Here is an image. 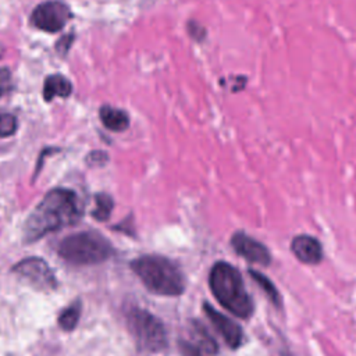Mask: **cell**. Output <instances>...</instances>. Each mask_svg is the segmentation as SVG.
I'll list each match as a JSON object with an SVG mask.
<instances>
[{"label":"cell","mask_w":356,"mask_h":356,"mask_svg":"<svg viewBox=\"0 0 356 356\" xmlns=\"http://www.w3.org/2000/svg\"><path fill=\"white\" fill-rule=\"evenodd\" d=\"M81 217L82 206L76 193L65 188L53 189L44 195L25 220L24 242H35L53 231L78 222Z\"/></svg>","instance_id":"6da1fadb"},{"label":"cell","mask_w":356,"mask_h":356,"mask_svg":"<svg viewBox=\"0 0 356 356\" xmlns=\"http://www.w3.org/2000/svg\"><path fill=\"white\" fill-rule=\"evenodd\" d=\"M209 286L216 300L235 317L249 318L253 314V300L232 264L217 261L209 273Z\"/></svg>","instance_id":"7a4b0ae2"},{"label":"cell","mask_w":356,"mask_h":356,"mask_svg":"<svg viewBox=\"0 0 356 356\" xmlns=\"http://www.w3.org/2000/svg\"><path fill=\"white\" fill-rule=\"evenodd\" d=\"M131 268L142 284L161 296H179L185 291V277L179 266L160 254H143L131 261Z\"/></svg>","instance_id":"3957f363"},{"label":"cell","mask_w":356,"mask_h":356,"mask_svg":"<svg viewBox=\"0 0 356 356\" xmlns=\"http://www.w3.org/2000/svg\"><path fill=\"white\" fill-rule=\"evenodd\" d=\"M58 256L75 266L97 264L113 254L111 243L100 234L85 231L65 236L58 243Z\"/></svg>","instance_id":"277c9868"},{"label":"cell","mask_w":356,"mask_h":356,"mask_svg":"<svg viewBox=\"0 0 356 356\" xmlns=\"http://www.w3.org/2000/svg\"><path fill=\"white\" fill-rule=\"evenodd\" d=\"M127 323L139 349L161 352L168 345V335L163 321L150 312L139 307L129 310Z\"/></svg>","instance_id":"5b68a950"},{"label":"cell","mask_w":356,"mask_h":356,"mask_svg":"<svg viewBox=\"0 0 356 356\" xmlns=\"http://www.w3.org/2000/svg\"><path fill=\"white\" fill-rule=\"evenodd\" d=\"M72 18L70 7L60 0H50L36 6L31 14V22L35 28L56 33L61 31Z\"/></svg>","instance_id":"8992f818"},{"label":"cell","mask_w":356,"mask_h":356,"mask_svg":"<svg viewBox=\"0 0 356 356\" xmlns=\"http://www.w3.org/2000/svg\"><path fill=\"white\" fill-rule=\"evenodd\" d=\"M13 271L26 280L39 291H53L57 286V280L46 260L40 257H26L18 261Z\"/></svg>","instance_id":"52a82bcc"},{"label":"cell","mask_w":356,"mask_h":356,"mask_svg":"<svg viewBox=\"0 0 356 356\" xmlns=\"http://www.w3.org/2000/svg\"><path fill=\"white\" fill-rule=\"evenodd\" d=\"M231 246L236 254L249 263L267 267L271 261V253L268 248L243 231H236L231 236Z\"/></svg>","instance_id":"ba28073f"},{"label":"cell","mask_w":356,"mask_h":356,"mask_svg":"<svg viewBox=\"0 0 356 356\" xmlns=\"http://www.w3.org/2000/svg\"><path fill=\"white\" fill-rule=\"evenodd\" d=\"M203 312L210 323L214 325L217 332L222 337L224 342L231 349H238L243 342V331L239 324H236L232 318L224 316L218 310H216L210 303L203 302Z\"/></svg>","instance_id":"9c48e42d"},{"label":"cell","mask_w":356,"mask_h":356,"mask_svg":"<svg viewBox=\"0 0 356 356\" xmlns=\"http://www.w3.org/2000/svg\"><path fill=\"white\" fill-rule=\"evenodd\" d=\"M293 256L305 264H318L323 260V245L312 235H296L291 242Z\"/></svg>","instance_id":"30bf717a"},{"label":"cell","mask_w":356,"mask_h":356,"mask_svg":"<svg viewBox=\"0 0 356 356\" xmlns=\"http://www.w3.org/2000/svg\"><path fill=\"white\" fill-rule=\"evenodd\" d=\"M72 92L71 81L63 74H51L43 83V99L51 102L54 97H68Z\"/></svg>","instance_id":"8fae6325"},{"label":"cell","mask_w":356,"mask_h":356,"mask_svg":"<svg viewBox=\"0 0 356 356\" xmlns=\"http://www.w3.org/2000/svg\"><path fill=\"white\" fill-rule=\"evenodd\" d=\"M99 115L103 125L110 131L122 132L129 127V115L121 108L113 106H102Z\"/></svg>","instance_id":"7c38bea8"},{"label":"cell","mask_w":356,"mask_h":356,"mask_svg":"<svg viewBox=\"0 0 356 356\" xmlns=\"http://www.w3.org/2000/svg\"><path fill=\"white\" fill-rule=\"evenodd\" d=\"M191 327V334L196 342V348L200 352H206L209 355H216L218 352V343L214 341V338L209 334V331L204 328L202 323L197 320H193Z\"/></svg>","instance_id":"4fadbf2b"},{"label":"cell","mask_w":356,"mask_h":356,"mask_svg":"<svg viewBox=\"0 0 356 356\" xmlns=\"http://www.w3.org/2000/svg\"><path fill=\"white\" fill-rule=\"evenodd\" d=\"M249 275L253 278V281L259 285V288L264 292L266 298L275 306V307H281L282 305V299H281V295L277 289V286L270 281L268 277H266L263 273H259L253 268H249Z\"/></svg>","instance_id":"5bb4252c"},{"label":"cell","mask_w":356,"mask_h":356,"mask_svg":"<svg viewBox=\"0 0 356 356\" xmlns=\"http://www.w3.org/2000/svg\"><path fill=\"white\" fill-rule=\"evenodd\" d=\"M79 316H81V303L74 302L60 313L58 325L64 331H72L79 321Z\"/></svg>","instance_id":"9a60e30c"},{"label":"cell","mask_w":356,"mask_h":356,"mask_svg":"<svg viewBox=\"0 0 356 356\" xmlns=\"http://www.w3.org/2000/svg\"><path fill=\"white\" fill-rule=\"evenodd\" d=\"M114 207V202L113 197L107 193H97L95 196V209L92 211V216L97 220V221H106Z\"/></svg>","instance_id":"2e32d148"},{"label":"cell","mask_w":356,"mask_h":356,"mask_svg":"<svg viewBox=\"0 0 356 356\" xmlns=\"http://www.w3.org/2000/svg\"><path fill=\"white\" fill-rule=\"evenodd\" d=\"M18 128L17 118L10 113H0V138H7L15 134Z\"/></svg>","instance_id":"e0dca14e"},{"label":"cell","mask_w":356,"mask_h":356,"mask_svg":"<svg viewBox=\"0 0 356 356\" xmlns=\"http://www.w3.org/2000/svg\"><path fill=\"white\" fill-rule=\"evenodd\" d=\"M11 90V74L7 68H0V97Z\"/></svg>","instance_id":"ac0fdd59"},{"label":"cell","mask_w":356,"mask_h":356,"mask_svg":"<svg viewBox=\"0 0 356 356\" xmlns=\"http://www.w3.org/2000/svg\"><path fill=\"white\" fill-rule=\"evenodd\" d=\"M72 40H74V35H72V33L64 35V36L60 38V40L56 43V50H57L61 56L67 54V51H68L70 47H71Z\"/></svg>","instance_id":"d6986e66"},{"label":"cell","mask_w":356,"mask_h":356,"mask_svg":"<svg viewBox=\"0 0 356 356\" xmlns=\"http://www.w3.org/2000/svg\"><path fill=\"white\" fill-rule=\"evenodd\" d=\"M179 352L181 356H203L202 352L192 343L189 342H179Z\"/></svg>","instance_id":"ffe728a7"},{"label":"cell","mask_w":356,"mask_h":356,"mask_svg":"<svg viewBox=\"0 0 356 356\" xmlns=\"http://www.w3.org/2000/svg\"><path fill=\"white\" fill-rule=\"evenodd\" d=\"M3 51H4V50H3V46H1V43H0V58L3 57Z\"/></svg>","instance_id":"44dd1931"}]
</instances>
